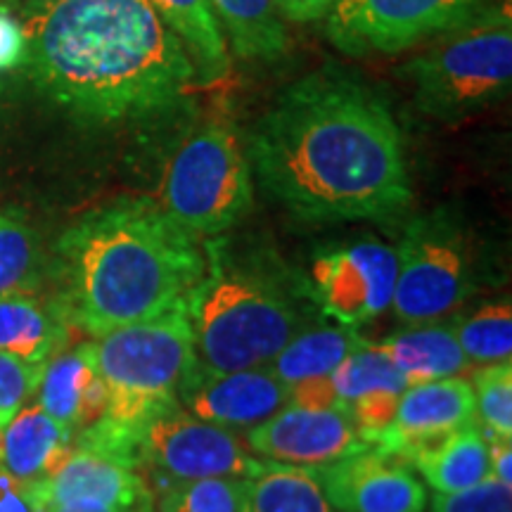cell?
I'll list each match as a JSON object with an SVG mask.
<instances>
[{
    "label": "cell",
    "mask_w": 512,
    "mask_h": 512,
    "mask_svg": "<svg viewBox=\"0 0 512 512\" xmlns=\"http://www.w3.org/2000/svg\"><path fill=\"white\" fill-rule=\"evenodd\" d=\"M140 463L155 467L174 484L211 477L247 479L266 460L233 430L197 418L176 403L147 422L140 437Z\"/></svg>",
    "instance_id": "10"
},
{
    "label": "cell",
    "mask_w": 512,
    "mask_h": 512,
    "mask_svg": "<svg viewBox=\"0 0 512 512\" xmlns=\"http://www.w3.org/2000/svg\"><path fill=\"white\" fill-rule=\"evenodd\" d=\"M46 363L27 361L0 351V427L15 418L19 408L36 394Z\"/></svg>",
    "instance_id": "31"
},
{
    "label": "cell",
    "mask_w": 512,
    "mask_h": 512,
    "mask_svg": "<svg viewBox=\"0 0 512 512\" xmlns=\"http://www.w3.org/2000/svg\"><path fill=\"white\" fill-rule=\"evenodd\" d=\"M399 256L375 238L344 242L311 259V297L344 328H363L392 309Z\"/></svg>",
    "instance_id": "11"
},
{
    "label": "cell",
    "mask_w": 512,
    "mask_h": 512,
    "mask_svg": "<svg viewBox=\"0 0 512 512\" xmlns=\"http://www.w3.org/2000/svg\"><path fill=\"white\" fill-rule=\"evenodd\" d=\"M406 377L408 387L456 377L472 366L470 358L460 349L451 323L408 325V330L396 332L375 344Z\"/></svg>",
    "instance_id": "20"
},
{
    "label": "cell",
    "mask_w": 512,
    "mask_h": 512,
    "mask_svg": "<svg viewBox=\"0 0 512 512\" xmlns=\"http://www.w3.org/2000/svg\"><path fill=\"white\" fill-rule=\"evenodd\" d=\"M43 503L41 482H24L0 470V512H38Z\"/></svg>",
    "instance_id": "33"
},
{
    "label": "cell",
    "mask_w": 512,
    "mask_h": 512,
    "mask_svg": "<svg viewBox=\"0 0 512 512\" xmlns=\"http://www.w3.org/2000/svg\"><path fill=\"white\" fill-rule=\"evenodd\" d=\"M41 494L50 508L79 510H136L150 498L138 467L74 444L41 482Z\"/></svg>",
    "instance_id": "16"
},
{
    "label": "cell",
    "mask_w": 512,
    "mask_h": 512,
    "mask_svg": "<svg viewBox=\"0 0 512 512\" xmlns=\"http://www.w3.org/2000/svg\"><path fill=\"white\" fill-rule=\"evenodd\" d=\"M204 271L195 235L157 202L124 197L83 214L57 240V309L98 337L181 306Z\"/></svg>",
    "instance_id": "3"
},
{
    "label": "cell",
    "mask_w": 512,
    "mask_h": 512,
    "mask_svg": "<svg viewBox=\"0 0 512 512\" xmlns=\"http://www.w3.org/2000/svg\"><path fill=\"white\" fill-rule=\"evenodd\" d=\"M91 349L107 389V408L72 444L140 467V437L147 422L181 403V384L195 366L185 302L98 335L91 339Z\"/></svg>",
    "instance_id": "4"
},
{
    "label": "cell",
    "mask_w": 512,
    "mask_h": 512,
    "mask_svg": "<svg viewBox=\"0 0 512 512\" xmlns=\"http://www.w3.org/2000/svg\"><path fill=\"white\" fill-rule=\"evenodd\" d=\"M31 79L83 124L164 112L195 69L150 0H57L19 22Z\"/></svg>",
    "instance_id": "2"
},
{
    "label": "cell",
    "mask_w": 512,
    "mask_h": 512,
    "mask_svg": "<svg viewBox=\"0 0 512 512\" xmlns=\"http://www.w3.org/2000/svg\"><path fill=\"white\" fill-rule=\"evenodd\" d=\"M396 256L392 309L403 325L439 323L475 292L472 249L463 230L441 211L408 223Z\"/></svg>",
    "instance_id": "8"
},
{
    "label": "cell",
    "mask_w": 512,
    "mask_h": 512,
    "mask_svg": "<svg viewBox=\"0 0 512 512\" xmlns=\"http://www.w3.org/2000/svg\"><path fill=\"white\" fill-rule=\"evenodd\" d=\"M482 5V0H337L325 34L349 55L401 53L458 27Z\"/></svg>",
    "instance_id": "9"
},
{
    "label": "cell",
    "mask_w": 512,
    "mask_h": 512,
    "mask_svg": "<svg viewBox=\"0 0 512 512\" xmlns=\"http://www.w3.org/2000/svg\"><path fill=\"white\" fill-rule=\"evenodd\" d=\"M195 368L207 373L266 368L309 313L275 275L207 256V271L185 297Z\"/></svg>",
    "instance_id": "5"
},
{
    "label": "cell",
    "mask_w": 512,
    "mask_h": 512,
    "mask_svg": "<svg viewBox=\"0 0 512 512\" xmlns=\"http://www.w3.org/2000/svg\"><path fill=\"white\" fill-rule=\"evenodd\" d=\"M425 53L403 67L415 105L427 117L458 121L501 102L512 83L510 3L479 8L463 24L434 36Z\"/></svg>",
    "instance_id": "6"
},
{
    "label": "cell",
    "mask_w": 512,
    "mask_h": 512,
    "mask_svg": "<svg viewBox=\"0 0 512 512\" xmlns=\"http://www.w3.org/2000/svg\"><path fill=\"white\" fill-rule=\"evenodd\" d=\"M159 19L174 31L195 69V81L214 83L228 74V46L209 0H150Z\"/></svg>",
    "instance_id": "21"
},
{
    "label": "cell",
    "mask_w": 512,
    "mask_h": 512,
    "mask_svg": "<svg viewBox=\"0 0 512 512\" xmlns=\"http://www.w3.org/2000/svg\"><path fill=\"white\" fill-rule=\"evenodd\" d=\"M24 57L22 27L0 10V67H12Z\"/></svg>",
    "instance_id": "35"
},
{
    "label": "cell",
    "mask_w": 512,
    "mask_h": 512,
    "mask_svg": "<svg viewBox=\"0 0 512 512\" xmlns=\"http://www.w3.org/2000/svg\"><path fill=\"white\" fill-rule=\"evenodd\" d=\"M72 451V432L38 403L22 406L0 430V470L24 482H43Z\"/></svg>",
    "instance_id": "19"
},
{
    "label": "cell",
    "mask_w": 512,
    "mask_h": 512,
    "mask_svg": "<svg viewBox=\"0 0 512 512\" xmlns=\"http://www.w3.org/2000/svg\"><path fill=\"white\" fill-rule=\"evenodd\" d=\"M209 5L242 60L271 62L287 50V31L275 0H209Z\"/></svg>",
    "instance_id": "25"
},
{
    "label": "cell",
    "mask_w": 512,
    "mask_h": 512,
    "mask_svg": "<svg viewBox=\"0 0 512 512\" xmlns=\"http://www.w3.org/2000/svg\"><path fill=\"white\" fill-rule=\"evenodd\" d=\"M316 475L339 512H425L427 491L406 460L368 446Z\"/></svg>",
    "instance_id": "13"
},
{
    "label": "cell",
    "mask_w": 512,
    "mask_h": 512,
    "mask_svg": "<svg viewBox=\"0 0 512 512\" xmlns=\"http://www.w3.org/2000/svg\"><path fill=\"white\" fill-rule=\"evenodd\" d=\"M178 401L185 411L214 425L252 430L283 411L290 403V387L268 366L235 373H207L192 366Z\"/></svg>",
    "instance_id": "14"
},
{
    "label": "cell",
    "mask_w": 512,
    "mask_h": 512,
    "mask_svg": "<svg viewBox=\"0 0 512 512\" xmlns=\"http://www.w3.org/2000/svg\"><path fill=\"white\" fill-rule=\"evenodd\" d=\"M247 157L261 188L306 223L389 221L411 204L392 110L342 69L292 83L254 126Z\"/></svg>",
    "instance_id": "1"
},
{
    "label": "cell",
    "mask_w": 512,
    "mask_h": 512,
    "mask_svg": "<svg viewBox=\"0 0 512 512\" xmlns=\"http://www.w3.org/2000/svg\"><path fill=\"white\" fill-rule=\"evenodd\" d=\"M133 512H152V498H147V501H143V503H140V505H138V508H136V510H133Z\"/></svg>",
    "instance_id": "39"
},
{
    "label": "cell",
    "mask_w": 512,
    "mask_h": 512,
    "mask_svg": "<svg viewBox=\"0 0 512 512\" xmlns=\"http://www.w3.org/2000/svg\"><path fill=\"white\" fill-rule=\"evenodd\" d=\"M50 512H133V510H79V508H50Z\"/></svg>",
    "instance_id": "38"
},
{
    "label": "cell",
    "mask_w": 512,
    "mask_h": 512,
    "mask_svg": "<svg viewBox=\"0 0 512 512\" xmlns=\"http://www.w3.org/2000/svg\"><path fill=\"white\" fill-rule=\"evenodd\" d=\"M366 344L370 342L358 335L356 328H304L273 358L271 370L287 387H292L313 377L330 375L351 351Z\"/></svg>",
    "instance_id": "26"
},
{
    "label": "cell",
    "mask_w": 512,
    "mask_h": 512,
    "mask_svg": "<svg viewBox=\"0 0 512 512\" xmlns=\"http://www.w3.org/2000/svg\"><path fill=\"white\" fill-rule=\"evenodd\" d=\"M252 200L249 157L238 133L223 121L197 126L164 166L159 207L197 240L233 228L252 209Z\"/></svg>",
    "instance_id": "7"
},
{
    "label": "cell",
    "mask_w": 512,
    "mask_h": 512,
    "mask_svg": "<svg viewBox=\"0 0 512 512\" xmlns=\"http://www.w3.org/2000/svg\"><path fill=\"white\" fill-rule=\"evenodd\" d=\"M330 382L368 446L380 437L399 406L408 382L375 344L351 351L330 373Z\"/></svg>",
    "instance_id": "17"
},
{
    "label": "cell",
    "mask_w": 512,
    "mask_h": 512,
    "mask_svg": "<svg viewBox=\"0 0 512 512\" xmlns=\"http://www.w3.org/2000/svg\"><path fill=\"white\" fill-rule=\"evenodd\" d=\"M245 479L211 477L174 482L164 491L159 512H242Z\"/></svg>",
    "instance_id": "29"
},
{
    "label": "cell",
    "mask_w": 512,
    "mask_h": 512,
    "mask_svg": "<svg viewBox=\"0 0 512 512\" xmlns=\"http://www.w3.org/2000/svg\"><path fill=\"white\" fill-rule=\"evenodd\" d=\"M477 415L491 437L512 439V366L494 363L484 366L472 377Z\"/></svg>",
    "instance_id": "30"
},
{
    "label": "cell",
    "mask_w": 512,
    "mask_h": 512,
    "mask_svg": "<svg viewBox=\"0 0 512 512\" xmlns=\"http://www.w3.org/2000/svg\"><path fill=\"white\" fill-rule=\"evenodd\" d=\"M494 441L489 444L491 456V477L498 482L512 486V444L510 439L491 437Z\"/></svg>",
    "instance_id": "36"
},
{
    "label": "cell",
    "mask_w": 512,
    "mask_h": 512,
    "mask_svg": "<svg viewBox=\"0 0 512 512\" xmlns=\"http://www.w3.org/2000/svg\"><path fill=\"white\" fill-rule=\"evenodd\" d=\"M242 512H339L311 467L268 463L245 479Z\"/></svg>",
    "instance_id": "24"
},
{
    "label": "cell",
    "mask_w": 512,
    "mask_h": 512,
    "mask_svg": "<svg viewBox=\"0 0 512 512\" xmlns=\"http://www.w3.org/2000/svg\"><path fill=\"white\" fill-rule=\"evenodd\" d=\"M430 512H512V486L489 477L456 494H437Z\"/></svg>",
    "instance_id": "32"
},
{
    "label": "cell",
    "mask_w": 512,
    "mask_h": 512,
    "mask_svg": "<svg viewBox=\"0 0 512 512\" xmlns=\"http://www.w3.org/2000/svg\"><path fill=\"white\" fill-rule=\"evenodd\" d=\"M411 463L437 494H456L491 477L489 439L477 425H467L422 448Z\"/></svg>",
    "instance_id": "22"
},
{
    "label": "cell",
    "mask_w": 512,
    "mask_h": 512,
    "mask_svg": "<svg viewBox=\"0 0 512 512\" xmlns=\"http://www.w3.org/2000/svg\"><path fill=\"white\" fill-rule=\"evenodd\" d=\"M247 446L278 465L328 467L366 451L349 413L342 408H306L287 403L283 411L247 432Z\"/></svg>",
    "instance_id": "12"
},
{
    "label": "cell",
    "mask_w": 512,
    "mask_h": 512,
    "mask_svg": "<svg viewBox=\"0 0 512 512\" xmlns=\"http://www.w3.org/2000/svg\"><path fill=\"white\" fill-rule=\"evenodd\" d=\"M337 0H275V8H278L280 15L297 24H309L316 22V19L328 17Z\"/></svg>",
    "instance_id": "34"
},
{
    "label": "cell",
    "mask_w": 512,
    "mask_h": 512,
    "mask_svg": "<svg viewBox=\"0 0 512 512\" xmlns=\"http://www.w3.org/2000/svg\"><path fill=\"white\" fill-rule=\"evenodd\" d=\"M451 328L470 363H482V366L510 363L512 304L508 297L479 306L467 316H458L451 320Z\"/></svg>",
    "instance_id": "27"
},
{
    "label": "cell",
    "mask_w": 512,
    "mask_h": 512,
    "mask_svg": "<svg viewBox=\"0 0 512 512\" xmlns=\"http://www.w3.org/2000/svg\"><path fill=\"white\" fill-rule=\"evenodd\" d=\"M41 271V249L27 223L12 214H0V299L27 294Z\"/></svg>",
    "instance_id": "28"
},
{
    "label": "cell",
    "mask_w": 512,
    "mask_h": 512,
    "mask_svg": "<svg viewBox=\"0 0 512 512\" xmlns=\"http://www.w3.org/2000/svg\"><path fill=\"white\" fill-rule=\"evenodd\" d=\"M67 320L57 306H46L31 294L0 299V351L27 361L46 363L67 339Z\"/></svg>",
    "instance_id": "23"
},
{
    "label": "cell",
    "mask_w": 512,
    "mask_h": 512,
    "mask_svg": "<svg viewBox=\"0 0 512 512\" xmlns=\"http://www.w3.org/2000/svg\"><path fill=\"white\" fill-rule=\"evenodd\" d=\"M477 408L472 384L463 377L411 384L401 394L392 422L373 441L375 448L411 463L415 453L448 434L475 425Z\"/></svg>",
    "instance_id": "15"
},
{
    "label": "cell",
    "mask_w": 512,
    "mask_h": 512,
    "mask_svg": "<svg viewBox=\"0 0 512 512\" xmlns=\"http://www.w3.org/2000/svg\"><path fill=\"white\" fill-rule=\"evenodd\" d=\"M8 3H15V5H22L24 12L29 10H38V8H46V5H53L57 0H8Z\"/></svg>",
    "instance_id": "37"
},
{
    "label": "cell",
    "mask_w": 512,
    "mask_h": 512,
    "mask_svg": "<svg viewBox=\"0 0 512 512\" xmlns=\"http://www.w3.org/2000/svg\"><path fill=\"white\" fill-rule=\"evenodd\" d=\"M36 392L38 406L72 432V439L98 422L107 408V389L95 368L91 342L50 356Z\"/></svg>",
    "instance_id": "18"
}]
</instances>
